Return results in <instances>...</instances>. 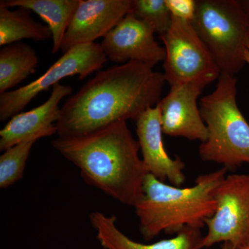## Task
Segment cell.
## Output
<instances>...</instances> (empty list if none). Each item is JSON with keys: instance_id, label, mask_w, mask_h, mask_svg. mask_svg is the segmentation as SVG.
Masks as SVG:
<instances>
[{"instance_id": "16", "label": "cell", "mask_w": 249, "mask_h": 249, "mask_svg": "<svg viewBox=\"0 0 249 249\" xmlns=\"http://www.w3.org/2000/svg\"><path fill=\"white\" fill-rule=\"evenodd\" d=\"M39 58L30 45L16 42L0 49V94L17 86L35 73Z\"/></svg>"}, {"instance_id": "6", "label": "cell", "mask_w": 249, "mask_h": 249, "mask_svg": "<svg viewBox=\"0 0 249 249\" xmlns=\"http://www.w3.org/2000/svg\"><path fill=\"white\" fill-rule=\"evenodd\" d=\"M160 37L165 51L163 75L170 87L191 82L207 86L218 80L220 70L191 22L172 17L169 29Z\"/></svg>"}, {"instance_id": "2", "label": "cell", "mask_w": 249, "mask_h": 249, "mask_svg": "<svg viewBox=\"0 0 249 249\" xmlns=\"http://www.w3.org/2000/svg\"><path fill=\"white\" fill-rule=\"evenodd\" d=\"M54 149L76 165L85 182L127 206H135L148 174L139 157L140 145L127 121H119L95 133L52 142Z\"/></svg>"}, {"instance_id": "10", "label": "cell", "mask_w": 249, "mask_h": 249, "mask_svg": "<svg viewBox=\"0 0 249 249\" xmlns=\"http://www.w3.org/2000/svg\"><path fill=\"white\" fill-rule=\"evenodd\" d=\"M206 85L191 82L170 87L159 102L163 133L172 137L206 142L208 130L198 107L197 100Z\"/></svg>"}, {"instance_id": "24", "label": "cell", "mask_w": 249, "mask_h": 249, "mask_svg": "<svg viewBox=\"0 0 249 249\" xmlns=\"http://www.w3.org/2000/svg\"><path fill=\"white\" fill-rule=\"evenodd\" d=\"M242 249H249V245L247 246V247H246L245 248Z\"/></svg>"}, {"instance_id": "4", "label": "cell", "mask_w": 249, "mask_h": 249, "mask_svg": "<svg viewBox=\"0 0 249 249\" xmlns=\"http://www.w3.org/2000/svg\"><path fill=\"white\" fill-rule=\"evenodd\" d=\"M236 77L221 73L212 93L201 98L199 109L208 130L201 142V160L235 170L249 164V124L237 102Z\"/></svg>"}, {"instance_id": "13", "label": "cell", "mask_w": 249, "mask_h": 249, "mask_svg": "<svg viewBox=\"0 0 249 249\" xmlns=\"http://www.w3.org/2000/svg\"><path fill=\"white\" fill-rule=\"evenodd\" d=\"M73 93L70 85H54L47 101L30 111L20 112L13 116L4 128L0 131V150L10 147L42 131L56 128L60 116V101Z\"/></svg>"}, {"instance_id": "20", "label": "cell", "mask_w": 249, "mask_h": 249, "mask_svg": "<svg viewBox=\"0 0 249 249\" xmlns=\"http://www.w3.org/2000/svg\"><path fill=\"white\" fill-rule=\"evenodd\" d=\"M172 17L193 22L196 13V0H165Z\"/></svg>"}, {"instance_id": "12", "label": "cell", "mask_w": 249, "mask_h": 249, "mask_svg": "<svg viewBox=\"0 0 249 249\" xmlns=\"http://www.w3.org/2000/svg\"><path fill=\"white\" fill-rule=\"evenodd\" d=\"M161 111L159 104L150 107L136 121V132L147 173L157 179L180 187L186 181V164L180 157L173 159L163 145Z\"/></svg>"}, {"instance_id": "18", "label": "cell", "mask_w": 249, "mask_h": 249, "mask_svg": "<svg viewBox=\"0 0 249 249\" xmlns=\"http://www.w3.org/2000/svg\"><path fill=\"white\" fill-rule=\"evenodd\" d=\"M56 132L57 128L42 131L5 150L0 157V188H9L20 180L33 145L39 139Z\"/></svg>"}, {"instance_id": "14", "label": "cell", "mask_w": 249, "mask_h": 249, "mask_svg": "<svg viewBox=\"0 0 249 249\" xmlns=\"http://www.w3.org/2000/svg\"><path fill=\"white\" fill-rule=\"evenodd\" d=\"M90 222L96 231V237L106 249H201V229L185 227L175 237L152 244H142L129 239L116 227V217L102 213H91Z\"/></svg>"}, {"instance_id": "17", "label": "cell", "mask_w": 249, "mask_h": 249, "mask_svg": "<svg viewBox=\"0 0 249 249\" xmlns=\"http://www.w3.org/2000/svg\"><path fill=\"white\" fill-rule=\"evenodd\" d=\"M52 38L47 25L36 22L30 10L18 7L15 11L0 5V46L19 42L23 39L45 41Z\"/></svg>"}, {"instance_id": "5", "label": "cell", "mask_w": 249, "mask_h": 249, "mask_svg": "<svg viewBox=\"0 0 249 249\" xmlns=\"http://www.w3.org/2000/svg\"><path fill=\"white\" fill-rule=\"evenodd\" d=\"M192 24L221 73L236 77L249 44V19L237 0H196Z\"/></svg>"}, {"instance_id": "15", "label": "cell", "mask_w": 249, "mask_h": 249, "mask_svg": "<svg viewBox=\"0 0 249 249\" xmlns=\"http://www.w3.org/2000/svg\"><path fill=\"white\" fill-rule=\"evenodd\" d=\"M80 0H1L0 5L8 8L23 7L34 11L50 28L53 39L52 52L61 49L62 40Z\"/></svg>"}, {"instance_id": "19", "label": "cell", "mask_w": 249, "mask_h": 249, "mask_svg": "<svg viewBox=\"0 0 249 249\" xmlns=\"http://www.w3.org/2000/svg\"><path fill=\"white\" fill-rule=\"evenodd\" d=\"M130 13L150 23L160 36L165 34L171 25L172 15L165 0H132Z\"/></svg>"}, {"instance_id": "23", "label": "cell", "mask_w": 249, "mask_h": 249, "mask_svg": "<svg viewBox=\"0 0 249 249\" xmlns=\"http://www.w3.org/2000/svg\"><path fill=\"white\" fill-rule=\"evenodd\" d=\"M245 60L246 63L249 65V44L247 45V50H246L245 53Z\"/></svg>"}, {"instance_id": "7", "label": "cell", "mask_w": 249, "mask_h": 249, "mask_svg": "<svg viewBox=\"0 0 249 249\" xmlns=\"http://www.w3.org/2000/svg\"><path fill=\"white\" fill-rule=\"evenodd\" d=\"M108 61L102 47L96 42L76 46L63 54L47 71L25 86L0 94V121L19 114L39 93L58 84L66 77L83 80L100 71Z\"/></svg>"}, {"instance_id": "22", "label": "cell", "mask_w": 249, "mask_h": 249, "mask_svg": "<svg viewBox=\"0 0 249 249\" xmlns=\"http://www.w3.org/2000/svg\"><path fill=\"white\" fill-rule=\"evenodd\" d=\"M221 249H235L232 247L231 244L229 243V242H224L222 244Z\"/></svg>"}, {"instance_id": "11", "label": "cell", "mask_w": 249, "mask_h": 249, "mask_svg": "<svg viewBox=\"0 0 249 249\" xmlns=\"http://www.w3.org/2000/svg\"><path fill=\"white\" fill-rule=\"evenodd\" d=\"M132 0H80L62 40L64 53L104 37L130 12Z\"/></svg>"}, {"instance_id": "3", "label": "cell", "mask_w": 249, "mask_h": 249, "mask_svg": "<svg viewBox=\"0 0 249 249\" xmlns=\"http://www.w3.org/2000/svg\"><path fill=\"white\" fill-rule=\"evenodd\" d=\"M227 172L222 167L199 175L196 184L187 188L167 184L147 174L142 196L134 206L144 240H152L162 232L177 235L185 227H206L217 207L214 191Z\"/></svg>"}, {"instance_id": "9", "label": "cell", "mask_w": 249, "mask_h": 249, "mask_svg": "<svg viewBox=\"0 0 249 249\" xmlns=\"http://www.w3.org/2000/svg\"><path fill=\"white\" fill-rule=\"evenodd\" d=\"M155 31L150 23L129 12L103 37L101 45L108 60L119 65L131 61L155 67L164 61V47L155 38Z\"/></svg>"}, {"instance_id": "1", "label": "cell", "mask_w": 249, "mask_h": 249, "mask_svg": "<svg viewBox=\"0 0 249 249\" xmlns=\"http://www.w3.org/2000/svg\"><path fill=\"white\" fill-rule=\"evenodd\" d=\"M154 67L131 61L100 70L62 106L58 137H85L155 107L166 81Z\"/></svg>"}, {"instance_id": "21", "label": "cell", "mask_w": 249, "mask_h": 249, "mask_svg": "<svg viewBox=\"0 0 249 249\" xmlns=\"http://www.w3.org/2000/svg\"><path fill=\"white\" fill-rule=\"evenodd\" d=\"M237 1L249 19V0H237Z\"/></svg>"}, {"instance_id": "8", "label": "cell", "mask_w": 249, "mask_h": 249, "mask_svg": "<svg viewBox=\"0 0 249 249\" xmlns=\"http://www.w3.org/2000/svg\"><path fill=\"white\" fill-rule=\"evenodd\" d=\"M217 207L206 221L202 249L229 242L235 249L249 245V174L227 175L214 191Z\"/></svg>"}]
</instances>
